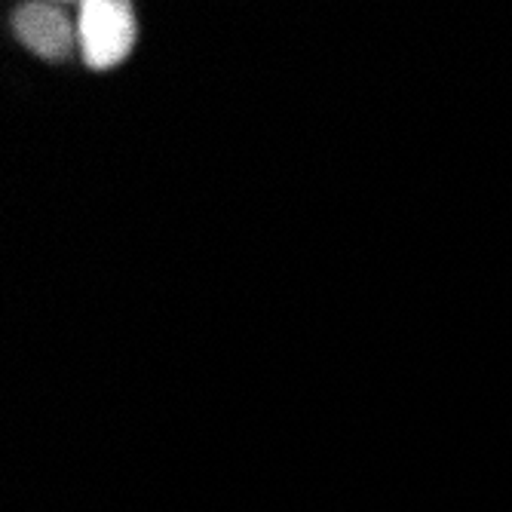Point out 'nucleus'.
<instances>
[{"label":"nucleus","instance_id":"1","mask_svg":"<svg viewBox=\"0 0 512 512\" xmlns=\"http://www.w3.org/2000/svg\"><path fill=\"white\" fill-rule=\"evenodd\" d=\"M135 16L129 4L117 0H89L77 16V40L83 62L92 71H108L120 65L135 46Z\"/></svg>","mask_w":512,"mask_h":512},{"label":"nucleus","instance_id":"2","mask_svg":"<svg viewBox=\"0 0 512 512\" xmlns=\"http://www.w3.org/2000/svg\"><path fill=\"white\" fill-rule=\"evenodd\" d=\"M16 37L28 46V50L46 62H62L74 53L77 28L65 7L59 4H25L13 16Z\"/></svg>","mask_w":512,"mask_h":512}]
</instances>
